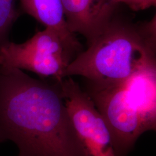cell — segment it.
<instances>
[{"instance_id":"6da1fadb","label":"cell","mask_w":156,"mask_h":156,"mask_svg":"<svg viewBox=\"0 0 156 156\" xmlns=\"http://www.w3.org/2000/svg\"><path fill=\"white\" fill-rule=\"evenodd\" d=\"M60 82L0 66V143L13 142L18 156H87Z\"/></svg>"},{"instance_id":"7a4b0ae2","label":"cell","mask_w":156,"mask_h":156,"mask_svg":"<svg viewBox=\"0 0 156 156\" xmlns=\"http://www.w3.org/2000/svg\"><path fill=\"white\" fill-rule=\"evenodd\" d=\"M82 89L108 126L116 156H126L141 135L156 131V59L124 82L84 79Z\"/></svg>"},{"instance_id":"3957f363","label":"cell","mask_w":156,"mask_h":156,"mask_svg":"<svg viewBox=\"0 0 156 156\" xmlns=\"http://www.w3.org/2000/svg\"><path fill=\"white\" fill-rule=\"evenodd\" d=\"M156 59L137 25L115 15L88 48L71 62L65 77L122 83Z\"/></svg>"},{"instance_id":"277c9868","label":"cell","mask_w":156,"mask_h":156,"mask_svg":"<svg viewBox=\"0 0 156 156\" xmlns=\"http://www.w3.org/2000/svg\"><path fill=\"white\" fill-rule=\"evenodd\" d=\"M74 59L55 31L45 28L27 41H10L0 46V66L27 70L42 78L61 82Z\"/></svg>"},{"instance_id":"5b68a950","label":"cell","mask_w":156,"mask_h":156,"mask_svg":"<svg viewBox=\"0 0 156 156\" xmlns=\"http://www.w3.org/2000/svg\"><path fill=\"white\" fill-rule=\"evenodd\" d=\"M68 111L87 156H116L111 132L100 112L72 77L60 82Z\"/></svg>"},{"instance_id":"8992f818","label":"cell","mask_w":156,"mask_h":156,"mask_svg":"<svg viewBox=\"0 0 156 156\" xmlns=\"http://www.w3.org/2000/svg\"><path fill=\"white\" fill-rule=\"evenodd\" d=\"M67 26L83 35L87 46L96 39L115 15L116 6L104 0H61Z\"/></svg>"},{"instance_id":"52a82bcc","label":"cell","mask_w":156,"mask_h":156,"mask_svg":"<svg viewBox=\"0 0 156 156\" xmlns=\"http://www.w3.org/2000/svg\"><path fill=\"white\" fill-rule=\"evenodd\" d=\"M23 11L45 28L58 34L67 50L75 58L82 53V45L67 26L61 0H20Z\"/></svg>"},{"instance_id":"ba28073f","label":"cell","mask_w":156,"mask_h":156,"mask_svg":"<svg viewBox=\"0 0 156 156\" xmlns=\"http://www.w3.org/2000/svg\"><path fill=\"white\" fill-rule=\"evenodd\" d=\"M19 16L15 0H0V46L9 41L10 31Z\"/></svg>"},{"instance_id":"9c48e42d","label":"cell","mask_w":156,"mask_h":156,"mask_svg":"<svg viewBox=\"0 0 156 156\" xmlns=\"http://www.w3.org/2000/svg\"><path fill=\"white\" fill-rule=\"evenodd\" d=\"M137 27L146 44L156 57V11L150 21L141 23Z\"/></svg>"},{"instance_id":"30bf717a","label":"cell","mask_w":156,"mask_h":156,"mask_svg":"<svg viewBox=\"0 0 156 156\" xmlns=\"http://www.w3.org/2000/svg\"><path fill=\"white\" fill-rule=\"evenodd\" d=\"M112 5L119 6L120 4L127 6L132 11H144L151 7H156V0H104Z\"/></svg>"},{"instance_id":"8fae6325","label":"cell","mask_w":156,"mask_h":156,"mask_svg":"<svg viewBox=\"0 0 156 156\" xmlns=\"http://www.w3.org/2000/svg\"><path fill=\"white\" fill-rule=\"evenodd\" d=\"M0 144H1V143H0Z\"/></svg>"}]
</instances>
